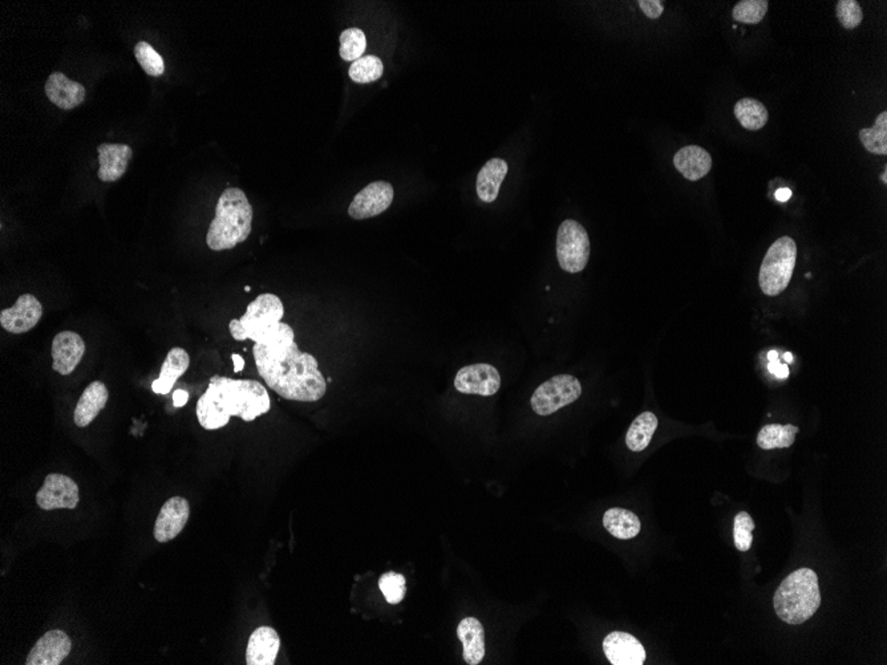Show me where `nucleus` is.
<instances>
[{
    "mask_svg": "<svg viewBox=\"0 0 887 665\" xmlns=\"http://www.w3.org/2000/svg\"><path fill=\"white\" fill-rule=\"evenodd\" d=\"M257 369L267 387L286 400L315 403L325 398L328 381L319 371L317 358L302 352L296 334L276 343L253 347Z\"/></svg>",
    "mask_w": 887,
    "mask_h": 665,
    "instance_id": "nucleus-1",
    "label": "nucleus"
},
{
    "mask_svg": "<svg viewBox=\"0 0 887 665\" xmlns=\"http://www.w3.org/2000/svg\"><path fill=\"white\" fill-rule=\"evenodd\" d=\"M270 409V395L259 381L216 375L199 396L196 413L204 429L217 430L227 427L233 416L251 422Z\"/></svg>",
    "mask_w": 887,
    "mask_h": 665,
    "instance_id": "nucleus-2",
    "label": "nucleus"
},
{
    "mask_svg": "<svg viewBox=\"0 0 887 665\" xmlns=\"http://www.w3.org/2000/svg\"><path fill=\"white\" fill-rule=\"evenodd\" d=\"M254 210L244 190L227 187L219 196L216 217L207 234L210 250H231L247 241L253 230Z\"/></svg>",
    "mask_w": 887,
    "mask_h": 665,
    "instance_id": "nucleus-3",
    "label": "nucleus"
},
{
    "mask_svg": "<svg viewBox=\"0 0 887 665\" xmlns=\"http://www.w3.org/2000/svg\"><path fill=\"white\" fill-rule=\"evenodd\" d=\"M285 307L282 300L274 294H262L247 306L241 319L229 323L231 338L238 341L253 340L254 343H276L293 334V327L282 323Z\"/></svg>",
    "mask_w": 887,
    "mask_h": 665,
    "instance_id": "nucleus-4",
    "label": "nucleus"
},
{
    "mask_svg": "<svg viewBox=\"0 0 887 665\" xmlns=\"http://www.w3.org/2000/svg\"><path fill=\"white\" fill-rule=\"evenodd\" d=\"M774 611L785 623L802 624L809 620L821 604L819 577L811 569L791 572L780 584L773 598Z\"/></svg>",
    "mask_w": 887,
    "mask_h": 665,
    "instance_id": "nucleus-5",
    "label": "nucleus"
},
{
    "mask_svg": "<svg viewBox=\"0 0 887 665\" xmlns=\"http://www.w3.org/2000/svg\"><path fill=\"white\" fill-rule=\"evenodd\" d=\"M797 259L796 242L791 237L777 239L760 267V288L768 297H776L787 290L793 276Z\"/></svg>",
    "mask_w": 887,
    "mask_h": 665,
    "instance_id": "nucleus-6",
    "label": "nucleus"
},
{
    "mask_svg": "<svg viewBox=\"0 0 887 665\" xmlns=\"http://www.w3.org/2000/svg\"><path fill=\"white\" fill-rule=\"evenodd\" d=\"M590 258V239L588 231L574 219L560 224L557 234V259L566 273L577 274L585 270Z\"/></svg>",
    "mask_w": 887,
    "mask_h": 665,
    "instance_id": "nucleus-7",
    "label": "nucleus"
},
{
    "mask_svg": "<svg viewBox=\"0 0 887 665\" xmlns=\"http://www.w3.org/2000/svg\"><path fill=\"white\" fill-rule=\"evenodd\" d=\"M582 395L580 380L571 375H559L541 384L531 396V408L539 416H550L574 403Z\"/></svg>",
    "mask_w": 887,
    "mask_h": 665,
    "instance_id": "nucleus-8",
    "label": "nucleus"
},
{
    "mask_svg": "<svg viewBox=\"0 0 887 665\" xmlns=\"http://www.w3.org/2000/svg\"><path fill=\"white\" fill-rule=\"evenodd\" d=\"M80 502V490L71 477L60 473H51L45 477V484L37 491L36 503L43 510L69 509L74 510Z\"/></svg>",
    "mask_w": 887,
    "mask_h": 665,
    "instance_id": "nucleus-9",
    "label": "nucleus"
},
{
    "mask_svg": "<svg viewBox=\"0 0 887 665\" xmlns=\"http://www.w3.org/2000/svg\"><path fill=\"white\" fill-rule=\"evenodd\" d=\"M394 196V187L389 182H372L354 196L348 207V216L358 221L380 216L391 207Z\"/></svg>",
    "mask_w": 887,
    "mask_h": 665,
    "instance_id": "nucleus-10",
    "label": "nucleus"
},
{
    "mask_svg": "<svg viewBox=\"0 0 887 665\" xmlns=\"http://www.w3.org/2000/svg\"><path fill=\"white\" fill-rule=\"evenodd\" d=\"M501 387V376L490 364H472L464 367L455 378V388L464 395L484 398L496 395Z\"/></svg>",
    "mask_w": 887,
    "mask_h": 665,
    "instance_id": "nucleus-11",
    "label": "nucleus"
},
{
    "mask_svg": "<svg viewBox=\"0 0 887 665\" xmlns=\"http://www.w3.org/2000/svg\"><path fill=\"white\" fill-rule=\"evenodd\" d=\"M43 317L42 303L31 294H23L11 308L0 312V326L8 334H27Z\"/></svg>",
    "mask_w": 887,
    "mask_h": 665,
    "instance_id": "nucleus-12",
    "label": "nucleus"
},
{
    "mask_svg": "<svg viewBox=\"0 0 887 665\" xmlns=\"http://www.w3.org/2000/svg\"><path fill=\"white\" fill-rule=\"evenodd\" d=\"M52 369L62 376L71 375L86 355V343L79 334L63 331L52 340Z\"/></svg>",
    "mask_w": 887,
    "mask_h": 665,
    "instance_id": "nucleus-13",
    "label": "nucleus"
},
{
    "mask_svg": "<svg viewBox=\"0 0 887 665\" xmlns=\"http://www.w3.org/2000/svg\"><path fill=\"white\" fill-rule=\"evenodd\" d=\"M190 517V505L184 497H172L164 503L155 523L153 536L160 543H167L180 536Z\"/></svg>",
    "mask_w": 887,
    "mask_h": 665,
    "instance_id": "nucleus-14",
    "label": "nucleus"
},
{
    "mask_svg": "<svg viewBox=\"0 0 887 665\" xmlns=\"http://www.w3.org/2000/svg\"><path fill=\"white\" fill-rule=\"evenodd\" d=\"M72 641L62 630H52L36 641L30 650L27 665H59L71 653Z\"/></svg>",
    "mask_w": 887,
    "mask_h": 665,
    "instance_id": "nucleus-15",
    "label": "nucleus"
},
{
    "mask_svg": "<svg viewBox=\"0 0 887 665\" xmlns=\"http://www.w3.org/2000/svg\"><path fill=\"white\" fill-rule=\"evenodd\" d=\"M603 650L612 665H641L646 661V650L630 633H610L603 640Z\"/></svg>",
    "mask_w": 887,
    "mask_h": 665,
    "instance_id": "nucleus-16",
    "label": "nucleus"
},
{
    "mask_svg": "<svg viewBox=\"0 0 887 665\" xmlns=\"http://www.w3.org/2000/svg\"><path fill=\"white\" fill-rule=\"evenodd\" d=\"M45 91L48 100L63 111H72L86 100V88L82 84L68 79L62 72L50 75Z\"/></svg>",
    "mask_w": 887,
    "mask_h": 665,
    "instance_id": "nucleus-17",
    "label": "nucleus"
},
{
    "mask_svg": "<svg viewBox=\"0 0 887 665\" xmlns=\"http://www.w3.org/2000/svg\"><path fill=\"white\" fill-rule=\"evenodd\" d=\"M280 649L278 632L263 626L251 633L247 649V665H274Z\"/></svg>",
    "mask_w": 887,
    "mask_h": 665,
    "instance_id": "nucleus-18",
    "label": "nucleus"
},
{
    "mask_svg": "<svg viewBox=\"0 0 887 665\" xmlns=\"http://www.w3.org/2000/svg\"><path fill=\"white\" fill-rule=\"evenodd\" d=\"M99 153L100 169L97 177L103 182H115L126 175L129 160L133 156L132 147L126 144H100Z\"/></svg>",
    "mask_w": 887,
    "mask_h": 665,
    "instance_id": "nucleus-19",
    "label": "nucleus"
},
{
    "mask_svg": "<svg viewBox=\"0 0 887 665\" xmlns=\"http://www.w3.org/2000/svg\"><path fill=\"white\" fill-rule=\"evenodd\" d=\"M109 392L106 384L101 381H94L84 390L82 398L77 401L76 409L74 413V421L76 427L86 428L91 424L101 410L108 403Z\"/></svg>",
    "mask_w": 887,
    "mask_h": 665,
    "instance_id": "nucleus-20",
    "label": "nucleus"
},
{
    "mask_svg": "<svg viewBox=\"0 0 887 665\" xmlns=\"http://www.w3.org/2000/svg\"><path fill=\"white\" fill-rule=\"evenodd\" d=\"M190 357L184 348L175 347L167 352L163 367H161L160 376L157 380L153 381V392L157 395H167L173 389L178 378L189 369Z\"/></svg>",
    "mask_w": 887,
    "mask_h": 665,
    "instance_id": "nucleus-21",
    "label": "nucleus"
},
{
    "mask_svg": "<svg viewBox=\"0 0 887 665\" xmlns=\"http://www.w3.org/2000/svg\"><path fill=\"white\" fill-rule=\"evenodd\" d=\"M676 169L689 181L706 177L712 167V158L706 149L698 146L681 147L674 157Z\"/></svg>",
    "mask_w": 887,
    "mask_h": 665,
    "instance_id": "nucleus-22",
    "label": "nucleus"
},
{
    "mask_svg": "<svg viewBox=\"0 0 887 665\" xmlns=\"http://www.w3.org/2000/svg\"><path fill=\"white\" fill-rule=\"evenodd\" d=\"M458 636L464 649L465 663L477 665L484 660L485 631L482 624L476 618H465L458 627Z\"/></svg>",
    "mask_w": 887,
    "mask_h": 665,
    "instance_id": "nucleus-23",
    "label": "nucleus"
},
{
    "mask_svg": "<svg viewBox=\"0 0 887 665\" xmlns=\"http://www.w3.org/2000/svg\"><path fill=\"white\" fill-rule=\"evenodd\" d=\"M508 170L509 167L507 161L502 158H492L481 167L477 176L476 189L477 196L482 202L492 204L496 201L499 187L507 177Z\"/></svg>",
    "mask_w": 887,
    "mask_h": 665,
    "instance_id": "nucleus-24",
    "label": "nucleus"
},
{
    "mask_svg": "<svg viewBox=\"0 0 887 665\" xmlns=\"http://www.w3.org/2000/svg\"><path fill=\"white\" fill-rule=\"evenodd\" d=\"M603 526L611 536L618 539H631L640 533V519L626 509L614 508L603 516Z\"/></svg>",
    "mask_w": 887,
    "mask_h": 665,
    "instance_id": "nucleus-25",
    "label": "nucleus"
},
{
    "mask_svg": "<svg viewBox=\"0 0 887 665\" xmlns=\"http://www.w3.org/2000/svg\"><path fill=\"white\" fill-rule=\"evenodd\" d=\"M658 418L652 412H644L632 421L626 436V445L632 452H641L649 447L657 432Z\"/></svg>",
    "mask_w": 887,
    "mask_h": 665,
    "instance_id": "nucleus-26",
    "label": "nucleus"
},
{
    "mask_svg": "<svg viewBox=\"0 0 887 665\" xmlns=\"http://www.w3.org/2000/svg\"><path fill=\"white\" fill-rule=\"evenodd\" d=\"M799 428L794 425L771 424L765 425L757 435V445L762 450L784 449L791 448L796 441Z\"/></svg>",
    "mask_w": 887,
    "mask_h": 665,
    "instance_id": "nucleus-27",
    "label": "nucleus"
},
{
    "mask_svg": "<svg viewBox=\"0 0 887 665\" xmlns=\"http://www.w3.org/2000/svg\"><path fill=\"white\" fill-rule=\"evenodd\" d=\"M735 116L742 128L760 130L768 123V111L764 104L755 98H741L736 103Z\"/></svg>",
    "mask_w": 887,
    "mask_h": 665,
    "instance_id": "nucleus-28",
    "label": "nucleus"
},
{
    "mask_svg": "<svg viewBox=\"0 0 887 665\" xmlns=\"http://www.w3.org/2000/svg\"><path fill=\"white\" fill-rule=\"evenodd\" d=\"M384 65L380 57L375 55H367L355 60L349 66L348 75L352 82L358 84H369L377 82L383 76Z\"/></svg>",
    "mask_w": 887,
    "mask_h": 665,
    "instance_id": "nucleus-29",
    "label": "nucleus"
},
{
    "mask_svg": "<svg viewBox=\"0 0 887 665\" xmlns=\"http://www.w3.org/2000/svg\"><path fill=\"white\" fill-rule=\"evenodd\" d=\"M860 140L872 155H887V112H882L871 129L860 130Z\"/></svg>",
    "mask_w": 887,
    "mask_h": 665,
    "instance_id": "nucleus-30",
    "label": "nucleus"
},
{
    "mask_svg": "<svg viewBox=\"0 0 887 665\" xmlns=\"http://www.w3.org/2000/svg\"><path fill=\"white\" fill-rule=\"evenodd\" d=\"M339 54L345 62H352L363 57L367 48V36L360 28H347L340 34Z\"/></svg>",
    "mask_w": 887,
    "mask_h": 665,
    "instance_id": "nucleus-31",
    "label": "nucleus"
},
{
    "mask_svg": "<svg viewBox=\"0 0 887 665\" xmlns=\"http://www.w3.org/2000/svg\"><path fill=\"white\" fill-rule=\"evenodd\" d=\"M135 56L146 75L158 77L165 72V63L161 55L149 43L138 42L135 47Z\"/></svg>",
    "mask_w": 887,
    "mask_h": 665,
    "instance_id": "nucleus-32",
    "label": "nucleus"
},
{
    "mask_svg": "<svg viewBox=\"0 0 887 665\" xmlns=\"http://www.w3.org/2000/svg\"><path fill=\"white\" fill-rule=\"evenodd\" d=\"M767 0H741L732 11L733 19L744 25H757L767 15Z\"/></svg>",
    "mask_w": 887,
    "mask_h": 665,
    "instance_id": "nucleus-33",
    "label": "nucleus"
},
{
    "mask_svg": "<svg viewBox=\"0 0 887 665\" xmlns=\"http://www.w3.org/2000/svg\"><path fill=\"white\" fill-rule=\"evenodd\" d=\"M406 578L398 572L389 571L381 575L378 579V589L389 604H398L403 601L407 594Z\"/></svg>",
    "mask_w": 887,
    "mask_h": 665,
    "instance_id": "nucleus-34",
    "label": "nucleus"
},
{
    "mask_svg": "<svg viewBox=\"0 0 887 665\" xmlns=\"http://www.w3.org/2000/svg\"><path fill=\"white\" fill-rule=\"evenodd\" d=\"M755 530V522H753L752 517L750 514L741 511L738 516L735 517V525H733V539H735V546L739 551H748L752 546V531Z\"/></svg>",
    "mask_w": 887,
    "mask_h": 665,
    "instance_id": "nucleus-35",
    "label": "nucleus"
},
{
    "mask_svg": "<svg viewBox=\"0 0 887 665\" xmlns=\"http://www.w3.org/2000/svg\"><path fill=\"white\" fill-rule=\"evenodd\" d=\"M836 13L838 20L846 30H854L862 23V8L855 0H840L837 2Z\"/></svg>",
    "mask_w": 887,
    "mask_h": 665,
    "instance_id": "nucleus-36",
    "label": "nucleus"
},
{
    "mask_svg": "<svg viewBox=\"0 0 887 665\" xmlns=\"http://www.w3.org/2000/svg\"><path fill=\"white\" fill-rule=\"evenodd\" d=\"M638 5H640L644 15L650 19H659L664 11L663 3L660 0H640Z\"/></svg>",
    "mask_w": 887,
    "mask_h": 665,
    "instance_id": "nucleus-37",
    "label": "nucleus"
},
{
    "mask_svg": "<svg viewBox=\"0 0 887 665\" xmlns=\"http://www.w3.org/2000/svg\"><path fill=\"white\" fill-rule=\"evenodd\" d=\"M768 368H770V371L772 372L773 375H776V378H787L789 376L788 366L780 363L779 360L771 361L770 366H768Z\"/></svg>",
    "mask_w": 887,
    "mask_h": 665,
    "instance_id": "nucleus-38",
    "label": "nucleus"
},
{
    "mask_svg": "<svg viewBox=\"0 0 887 665\" xmlns=\"http://www.w3.org/2000/svg\"><path fill=\"white\" fill-rule=\"evenodd\" d=\"M187 401H189V393L186 390L178 389L173 393V404H175L176 408L186 406Z\"/></svg>",
    "mask_w": 887,
    "mask_h": 665,
    "instance_id": "nucleus-39",
    "label": "nucleus"
},
{
    "mask_svg": "<svg viewBox=\"0 0 887 665\" xmlns=\"http://www.w3.org/2000/svg\"><path fill=\"white\" fill-rule=\"evenodd\" d=\"M231 360L234 363V372L238 374V372L244 371L245 369V360L244 358L239 354H231Z\"/></svg>",
    "mask_w": 887,
    "mask_h": 665,
    "instance_id": "nucleus-40",
    "label": "nucleus"
},
{
    "mask_svg": "<svg viewBox=\"0 0 887 665\" xmlns=\"http://www.w3.org/2000/svg\"><path fill=\"white\" fill-rule=\"evenodd\" d=\"M791 196V192L789 189H779L776 192V199L780 202H787Z\"/></svg>",
    "mask_w": 887,
    "mask_h": 665,
    "instance_id": "nucleus-41",
    "label": "nucleus"
},
{
    "mask_svg": "<svg viewBox=\"0 0 887 665\" xmlns=\"http://www.w3.org/2000/svg\"><path fill=\"white\" fill-rule=\"evenodd\" d=\"M768 358H770V361L779 360V354H777L776 351H771L770 354H768Z\"/></svg>",
    "mask_w": 887,
    "mask_h": 665,
    "instance_id": "nucleus-42",
    "label": "nucleus"
},
{
    "mask_svg": "<svg viewBox=\"0 0 887 665\" xmlns=\"http://www.w3.org/2000/svg\"><path fill=\"white\" fill-rule=\"evenodd\" d=\"M784 360L785 363L791 364V361H793V355H791V352H787V354L784 355Z\"/></svg>",
    "mask_w": 887,
    "mask_h": 665,
    "instance_id": "nucleus-43",
    "label": "nucleus"
},
{
    "mask_svg": "<svg viewBox=\"0 0 887 665\" xmlns=\"http://www.w3.org/2000/svg\"><path fill=\"white\" fill-rule=\"evenodd\" d=\"M250 290H251V287H250V286H247V287H245V291H247V292H250Z\"/></svg>",
    "mask_w": 887,
    "mask_h": 665,
    "instance_id": "nucleus-44",
    "label": "nucleus"
},
{
    "mask_svg": "<svg viewBox=\"0 0 887 665\" xmlns=\"http://www.w3.org/2000/svg\"><path fill=\"white\" fill-rule=\"evenodd\" d=\"M882 179H883V181L886 182V170H885V173H883Z\"/></svg>",
    "mask_w": 887,
    "mask_h": 665,
    "instance_id": "nucleus-45",
    "label": "nucleus"
}]
</instances>
